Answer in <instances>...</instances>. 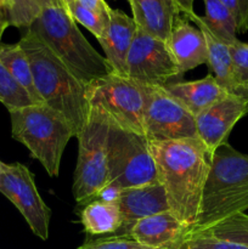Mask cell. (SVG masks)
Segmentation results:
<instances>
[{"label": "cell", "instance_id": "cell-18", "mask_svg": "<svg viewBox=\"0 0 248 249\" xmlns=\"http://www.w3.org/2000/svg\"><path fill=\"white\" fill-rule=\"evenodd\" d=\"M163 88L195 117L213 106L228 94L212 74L198 80L168 83Z\"/></svg>", "mask_w": 248, "mask_h": 249}, {"label": "cell", "instance_id": "cell-1", "mask_svg": "<svg viewBox=\"0 0 248 249\" xmlns=\"http://www.w3.org/2000/svg\"><path fill=\"white\" fill-rule=\"evenodd\" d=\"M150 148L170 212L190 232L198 219L213 153L198 138L150 141Z\"/></svg>", "mask_w": 248, "mask_h": 249}, {"label": "cell", "instance_id": "cell-33", "mask_svg": "<svg viewBox=\"0 0 248 249\" xmlns=\"http://www.w3.org/2000/svg\"><path fill=\"white\" fill-rule=\"evenodd\" d=\"M10 26L9 17H7L6 0H0V40L4 34L5 29Z\"/></svg>", "mask_w": 248, "mask_h": 249}, {"label": "cell", "instance_id": "cell-15", "mask_svg": "<svg viewBox=\"0 0 248 249\" xmlns=\"http://www.w3.org/2000/svg\"><path fill=\"white\" fill-rule=\"evenodd\" d=\"M135 33L136 24L133 17L122 10L111 9L108 27L97 41L114 74L126 77V61Z\"/></svg>", "mask_w": 248, "mask_h": 249}, {"label": "cell", "instance_id": "cell-13", "mask_svg": "<svg viewBox=\"0 0 248 249\" xmlns=\"http://www.w3.org/2000/svg\"><path fill=\"white\" fill-rule=\"evenodd\" d=\"M122 226L113 236H128L139 220L155 214L170 212L167 192L162 184H150L122 190L118 198Z\"/></svg>", "mask_w": 248, "mask_h": 249}, {"label": "cell", "instance_id": "cell-10", "mask_svg": "<svg viewBox=\"0 0 248 249\" xmlns=\"http://www.w3.org/2000/svg\"><path fill=\"white\" fill-rule=\"evenodd\" d=\"M126 77L147 87H164L182 74L167 43L136 28L126 61Z\"/></svg>", "mask_w": 248, "mask_h": 249}, {"label": "cell", "instance_id": "cell-8", "mask_svg": "<svg viewBox=\"0 0 248 249\" xmlns=\"http://www.w3.org/2000/svg\"><path fill=\"white\" fill-rule=\"evenodd\" d=\"M85 90L89 105L101 106L122 128L145 135V85L111 73L88 84Z\"/></svg>", "mask_w": 248, "mask_h": 249}, {"label": "cell", "instance_id": "cell-24", "mask_svg": "<svg viewBox=\"0 0 248 249\" xmlns=\"http://www.w3.org/2000/svg\"><path fill=\"white\" fill-rule=\"evenodd\" d=\"M0 102L6 107L7 111L34 105L28 92L10 74L1 61H0Z\"/></svg>", "mask_w": 248, "mask_h": 249}, {"label": "cell", "instance_id": "cell-27", "mask_svg": "<svg viewBox=\"0 0 248 249\" xmlns=\"http://www.w3.org/2000/svg\"><path fill=\"white\" fill-rule=\"evenodd\" d=\"M236 82L241 91L248 94V44L237 39L230 45Z\"/></svg>", "mask_w": 248, "mask_h": 249}, {"label": "cell", "instance_id": "cell-12", "mask_svg": "<svg viewBox=\"0 0 248 249\" xmlns=\"http://www.w3.org/2000/svg\"><path fill=\"white\" fill-rule=\"evenodd\" d=\"M248 113V94L228 92L196 117L197 136L212 153L228 142L231 130Z\"/></svg>", "mask_w": 248, "mask_h": 249}, {"label": "cell", "instance_id": "cell-19", "mask_svg": "<svg viewBox=\"0 0 248 249\" xmlns=\"http://www.w3.org/2000/svg\"><path fill=\"white\" fill-rule=\"evenodd\" d=\"M189 21L194 22L201 29L204 38H206L207 49H208L207 65L209 66V70L213 73L212 75L215 78L216 82L226 91L231 92V94H246V92L241 91V89L237 85V82H236L235 72H233V63L230 53V45L215 38L208 31V28L199 21L198 15H194Z\"/></svg>", "mask_w": 248, "mask_h": 249}, {"label": "cell", "instance_id": "cell-21", "mask_svg": "<svg viewBox=\"0 0 248 249\" xmlns=\"http://www.w3.org/2000/svg\"><path fill=\"white\" fill-rule=\"evenodd\" d=\"M0 61L16 82L28 92L34 105H45L34 85L31 62L18 43L0 44Z\"/></svg>", "mask_w": 248, "mask_h": 249}, {"label": "cell", "instance_id": "cell-17", "mask_svg": "<svg viewBox=\"0 0 248 249\" xmlns=\"http://www.w3.org/2000/svg\"><path fill=\"white\" fill-rule=\"evenodd\" d=\"M136 28L167 41L179 10L173 0H128Z\"/></svg>", "mask_w": 248, "mask_h": 249}, {"label": "cell", "instance_id": "cell-4", "mask_svg": "<svg viewBox=\"0 0 248 249\" xmlns=\"http://www.w3.org/2000/svg\"><path fill=\"white\" fill-rule=\"evenodd\" d=\"M29 28L83 84L88 85L113 73L105 56L92 48L60 1L43 7Z\"/></svg>", "mask_w": 248, "mask_h": 249}, {"label": "cell", "instance_id": "cell-30", "mask_svg": "<svg viewBox=\"0 0 248 249\" xmlns=\"http://www.w3.org/2000/svg\"><path fill=\"white\" fill-rule=\"evenodd\" d=\"M228 7L236 23L237 33H246L248 29V0H219Z\"/></svg>", "mask_w": 248, "mask_h": 249}, {"label": "cell", "instance_id": "cell-22", "mask_svg": "<svg viewBox=\"0 0 248 249\" xmlns=\"http://www.w3.org/2000/svg\"><path fill=\"white\" fill-rule=\"evenodd\" d=\"M206 15L198 16L199 21L208 28V31L219 40L231 45L237 40L235 19L228 7L219 0H203Z\"/></svg>", "mask_w": 248, "mask_h": 249}, {"label": "cell", "instance_id": "cell-11", "mask_svg": "<svg viewBox=\"0 0 248 249\" xmlns=\"http://www.w3.org/2000/svg\"><path fill=\"white\" fill-rule=\"evenodd\" d=\"M0 192L18 209L32 232L43 241L48 240L51 211L39 195L33 173L26 165L1 162Z\"/></svg>", "mask_w": 248, "mask_h": 249}, {"label": "cell", "instance_id": "cell-2", "mask_svg": "<svg viewBox=\"0 0 248 249\" xmlns=\"http://www.w3.org/2000/svg\"><path fill=\"white\" fill-rule=\"evenodd\" d=\"M18 44L31 62L34 85L39 96L46 106L67 119L77 138L90 108L85 90L87 85L66 67L32 28H27Z\"/></svg>", "mask_w": 248, "mask_h": 249}, {"label": "cell", "instance_id": "cell-35", "mask_svg": "<svg viewBox=\"0 0 248 249\" xmlns=\"http://www.w3.org/2000/svg\"><path fill=\"white\" fill-rule=\"evenodd\" d=\"M58 1H60V2H61V5H62V6L65 7V9H66V7H67L68 5L71 4V2L75 1V0H58Z\"/></svg>", "mask_w": 248, "mask_h": 249}, {"label": "cell", "instance_id": "cell-23", "mask_svg": "<svg viewBox=\"0 0 248 249\" xmlns=\"http://www.w3.org/2000/svg\"><path fill=\"white\" fill-rule=\"evenodd\" d=\"M199 233H208L220 240L230 241L248 247V214L237 213Z\"/></svg>", "mask_w": 248, "mask_h": 249}, {"label": "cell", "instance_id": "cell-29", "mask_svg": "<svg viewBox=\"0 0 248 249\" xmlns=\"http://www.w3.org/2000/svg\"><path fill=\"white\" fill-rule=\"evenodd\" d=\"M78 249H156L136 242L125 236H111V237L88 240Z\"/></svg>", "mask_w": 248, "mask_h": 249}, {"label": "cell", "instance_id": "cell-34", "mask_svg": "<svg viewBox=\"0 0 248 249\" xmlns=\"http://www.w3.org/2000/svg\"><path fill=\"white\" fill-rule=\"evenodd\" d=\"M34 1H35L36 4H38L39 6H40L41 9H43V7L49 6V5L55 4V2H57L58 0H34Z\"/></svg>", "mask_w": 248, "mask_h": 249}, {"label": "cell", "instance_id": "cell-32", "mask_svg": "<svg viewBox=\"0 0 248 249\" xmlns=\"http://www.w3.org/2000/svg\"><path fill=\"white\" fill-rule=\"evenodd\" d=\"M173 1H174L177 9L179 10L180 15L185 18L190 19L194 15H196L194 10L195 0H173Z\"/></svg>", "mask_w": 248, "mask_h": 249}, {"label": "cell", "instance_id": "cell-31", "mask_svg": "<svg viewBox=\"0 0 248 249\" xmlns=\"http://www.w3.org/2000/svg\"><path fill=\"white\" fill-rule=\"evenodd\" d=\"M77 1L87 9L99 12V14H108L111 11V7L107 4L106 0H77Z\"/></svg>", "mask_w": 248, "mask_h": 249}, {"label": "cell", "instance_id": "cell-7", "mask_svg": "<svg viewBox=\"0 0 248 249\" xmlns=\"http://www.w3.org/2000/svg\"><path fill=\"white\" fill-rule=\"evenodd\" d=\"M107 164L108 184L121 190L160 184L146 135L122 128L112 119L107 139Z\"/></svg>", "mask_w": 248, "mask_h": 249}, {"label": "cell", "instance_id": "cell-26", "mask_svg": "<svg viewBox=\"0 0 248 249\" xmlns=\"http://www.w3.org/2000/svg\"><path fill=\"white\" fill-rule=\"evenodd\" d=\"M7 17L10 26L29 28L41 11L34 0H6Z\"/></svg>", "mask_w": 248, "mask_h": 249}, {"label": "cell", "instance_id": "cell-36", "mask_svg": "<svg viewBox=\"0 0 248 249\" xmlns=\"http://www.w3.org/2000/svg\"><path fill=\"white\" fill-rule=\"evenodd\" d=\"M0 174H1V162H0Z\"/></svg>", "mask_w": 248, "mask_h": 249}, {"label": "cell", "instance_id": "cell-9", "mask_svg": "<svg viewBox=\"0 0 248 249\" xmlns=\"http://www.w3.org/2000/svg\"><path fill=\"white\" fill-rule=\"evenodd\" d=\"M143 129L148 141L197 139L196 117L163 87H147Z\"/></svg>", "mask_w": 248, "mask_h": 249}, {"label": "cell", "instance_id": "cell-6", "mask_svg": "<svg viewBox=\"0 0 248 249\" xmlns=\"http://www.w3.org/2000/svg\"><path fill=\"white\" fill-rule=\"evenodd\" d=\"M111 117L99 105H90L78 139L73 196L79 206L92 201L108 184L107 139Z\"/></svg>", "mask_w": 248, "mask_h": 249}, {"label": "cell", "instance_id": "cell-16", "mask_svg": "<svg viewBox=\"0 0 248 249\" xmlns=\"http://www.w3.org/2000/svg\"><path fill=\"white\" fill-rule=\"evenodd\" d=\"M165 43L182 75L207 63L208 49L206 38L201 29L190 24L185 17L180 16L175 21Z\"/></svg>", "mask_w": 248, "mask_h": 249}, {"label": "cell", "instance_id": "cell-14", "mask_svg": "<svg viewBox=\"0 0 248 249\" xmlns=\"http://www.w3.org/2000/svg\"><path fill=\"white\" fill-rule=\"evenodd\" d=\"M189 229L172 213L163 212L139 220L126 237L156 249H179Z\"/></svg>", "mask_w": 248, "mask_h": 249}, {"label": "cell", "instance_id": "cell-20", "mask_svg": "<svg viewBox=\"0 0 248 249\" xmlns=\"http://www.w3.org/2000/svg\"><path fill=\"white\" fill-rule=\"evenodd\" d=\"M80 223L88 235H116L122 226L118 202L92 199L80 213Z\"/></svg>", "mask_w": 248, "mask_h": 249}, {"label": "cell", "instance_id": "cell-25", "mask_svg": "<svg viewBox=\"0 0 248 249\" xmlns=\"http://www.w3.org/2000/svg\"><path fill=\"white\" fill-rule=\"evenodd\" d=\"M66 10L75 22L84 26L97 40L102 38L109 23V12L108 14H99V12L84 7L77 0L71 2L66 7Z\"/></svg>", "mask_w": 248, "mask_h": 249}, {"label": "cell", "instance_id": "cell-28", "mask_svg": "<svg viewBox=\"0 0 248 249\" xmlns=\"http://www.w3.org/2000/svg\"><path fill=\"white\" fill-rule=\"evenodd\" d=\"M179 249H248L247 246L220 240L208 233H195L182 242Z\"/></svg>", "mask_w": 248, "mask_h": 249}, {"label": "cell", "instance_id": "cell-3", "mask_svg": "<svg viewBox=\"0 0 248 249\" xmlns=\"http://www.w3.org/2000/svg\"><path fill=\"white\" fill-rule=\"evenodd\" d=\"M247 209L248 155L225 142L212 156L198 219L187 237L208 230L229 216L245 213Z\"/></svg>", "mask_w": 248, "mask_h": 249}, {"label": "cell", "instance_id": "cell-5", "mask_svg": "<svg viewBox=\"0 0 248 249\" xmlns=\"http://www.w3.org/2000/svg\"><path fill=\"white\" fill-rule=\"evenodd\" d=\"M9 113L12 138L28 148L49 177H58L66 146L75 136L67 119L46 105L19 107Z\"/></svg>", "mask_w": 248, "mask_h": 249}]
</instances>
